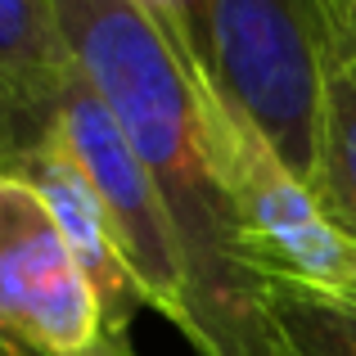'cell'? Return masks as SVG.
Returning <instances> with one entry per match:
<instances>
[{
	"label": "cell",
	"instance_id": "7a4b0ae2",
	"mask_svg": "<svg viewBox=\"0 0 356 356\" xmlns=\"http://www.w3.org/2000/svg\"><path fill=\"white\" fill-rule=\"evenodd\" d=\"M199 63L217 95L312 185L330 23L316 0H203Z\"/></svg>",
	"mask_w": 356,
	"mask_h": 356
},
{
	"label": "cell",
	"instance_id": "7c38bea8",
	"mask_svg": "<svg viewBox=\"0 0 356 356\" xmlns=\"http://www.w3.org/2000/svg\"><path fill=\"white\" fill-rule=\"evenodd\" d=\"M81 356H136V352H131V343H127V334H99V339L95 343H90V348L86 352H81Z\"/></svg>",
	"mask_w": 356,
	"mask_h": 356
},
{
	"label": "cell",
	"instance_id": "ba28073f",
	"mask_svg": "<svg viewBox=\"0 0 356 356\" xmlns=\"http://www.w3.org/2000/svg\"><path fill=\"white\" fill-rule=\"evenodd\" d=\"M330 23V18H325ZM312 194L325 217L356 239V50L330 27L321 90V136H316Z\"/></svg>",
	"mask_w": 356,
	"mask_h": 356
},
{
	"label": "cell",
	"instance_id": "5b68a950",
	"mask_svg": "<svg viewBox=\"0 0 356 356\" xmlns=\"http://www.w3.org/2000/svg\"><path fill=\"white\" fill-rule=\"evenodd\" d=\"M54 136L68 145L86 181L95 185L145 307H154L158 316L181 325V334H190V280H185V257L172 212H167L154 176L145 172V163L131 154L104 99L81 77H72L68 95H63Z\"/></svg>",
	"mask_w": 356,
	"mask_h": 356
},
{
	"label": "cell",
	"instance_id": "52a82bcc",
	"mask_svg": "<svg viewBox=\"0 0 356 356\" xmlns=\"http://www.w3.org/2000/svg\"><path fill=\"white\" fill-rule=\"evenodd\" d=\"M18 176L41 194V203L50 208L54 226H59L63 243H68L72 261H77L81 275L90 280V289H95V298H99V312H104V330L127 334L131 316L145 307V298H140V284H136V275H131L127 257H122L113 221H108L95 185H90L86 172L77 167V158L68 154V145H63L59 136H50L27 158V167Z\"/></svg>",
	"mask_w": 356,
	"mask_h": 356
},
{
	"label": "cell",
	"instance_id": "8992f818",
	"mask_svg": "<svg viewBox=\"0 0 356 356\" xmlns=\"http://www.w3.org/2000/svg\"><path fill=\"white\" fill-rule=\"evenodd\" d=\"M72 77L54 0H0V176H18L54 136Z\"/></svg>",
	"mask_w": 356,
	"mask_h": 356
},
{
	"label": "cell",
	"instance_id": "277c9868",
	"mask_svg": "<svg viewBox=\"0 0 356 356\" xmlns=\"http://www.w3.org/2000/svg\"><path fill=\"white\" fill-rule=\"evenodd\" d=\"M104 312L50 208L23 176H0V356H81Z\"/></svg>",
	"mask_w": 356,
	"mask_h": 356
},
{
	"label": "cell",
	"instance_id": "30bf717a",
	"mask_svg": "<svg viewBox=\"0 0 356 356\" xmlns=\"http://www.w3.org/2000/svg\"><path fill=\"white\" fill-rule=\"evenodd\" d=\"M136 5L163 27V36L181 50L185 63H199L194 32H199V5H203V0H136Z\"/></svg>",
	"mask_w": 356,
	"mask_h": 356
},
{
	"label": "cell",
	"instance_id": "3957f363",
	"mask_svg": "<svg viewBox=\"0 0 356 356\" xmlns=\"http://www.w3.org/2000/svg\"><path fill=\"white\" fill-rule=\"evenodd\" d=\"M199 81L203 118H208V149L226 203L235 212L239 248L252 275L298 280L330 293L356 289V239H348L325 208L316 203L312 185L298 181L257 131L243 122L217 86L208 81L203 63H190Z\"/></svg>",
	"mask_w": 356,
	"mask_h": 356
},
{
	"label": "cell",
	"instance_id": "4fadbf2b",
	"mask_svg": "<svg viewBox=\"0 0 356 356\" xmlns=\"http://www.w3.org/2000/svg\"><path fill=\"white\" fill-rule=\"evenodd\" d=\"M348 298H356V289H352V293H348Z\"/></svg>",
	"mask_w": 356,
	"mask_h": 356
},
{
	"label": "cell",
	"instance_id": "6da1fadb",
	"mask_svg": "<svg viewBox=\"0 0 356 356\" xmlns=\"http://www.w3.org/2000/svg\"><path fill=\"white\" fill-rule=\"evenodd\" d=\"M77 77L104 99L172 212L190 280V334L203 356H280L208 149L199 81L136 0H54Z\"/></svg>",
	"mask_w": 356,
	"mask_h": 356
},
{
	"label": "cell",
	"instance_id": "8fae6325",
	"mask_svg": "<svg viewBox=\"0 0 356 356\" xmlns=\"http://www.w3.org/2000/svg\"><path fill=\"white\" fill-rule=\"evenodd\" d=\"M316 5L325 9V18H330L334 32L356 50V0H316Z\"/></svg>",
	"mask_w": 356,
	"mask_h": 356
},
{
	"label": "cell",
	"instance_id": "9c48e42d",
	"mask_svg": "<svg viewBox=\"0 0 356 356\" xmlns=\"http://www.w3.org/2000/svg\"><path fill=\"white\" fill-rule=\"evenodd\" d=\"M261 312L280 356H356V298L261 275Z\"/></svg>",
	"mask_w": 356,
	"mask_h": 356
}]
</instances>
